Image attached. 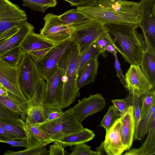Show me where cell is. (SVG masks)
<instances>
[{
	"label": "cell",
	"instance_id": "obj_51",
	"mask_svg": "<svg viewBox=\"0 0 155 155\" xmlns=\"http://www.w3.org/2000/svg\"><path fill=\"white\" fill-rule=\"evenodd\" d=\"M8 91L3 86H0V96H7Z\"/></svg>",
	"mask_w": 155,
	"mask_h": 155
},
{
	"label": "cell",
	"instance_id": "obj_31",
	"mask_svg": "<svg viewBox=\"0 0 155 155\" xmlns=\"http://www.w3.org/2000/svg\"><path fill=\"white\" fill-rule=\"evenodd\" d=\"M141 106L140 108L141 118L145 116L152 107L155 105V90H150L142 95L140 98Z\"/></svg>",
	"mask_w": 155,
	"mask_h": 155
},
{
	"label": "cell",
	"instance_id": "obj_19",
	"mask_svg": "<svg viewBox=\"0 0 155 155\" xmlns=\"http://www.w3.org/2000/svg\"><path fill=\"white\" fill-rule=\"evenodd\" d=\"M54 45L40 34H36L33 31L26 36L20 45L25 52L52 48Z\"/></svg>",
	"mask_w": 155,
	"mask_h": 155
},
{
	"label": "cell",
	"instance_id": "obj_5",
	"mask_svg": "<svg viewBox=\"0 0 155 155\" xmlns=\"http://www.w3.org/2000/svg\"><path fill=\"white\" fill-rule=\"evenodd\" d=\"M36 125L45 132L53 142L84 128L81 122L77 118L71 108L54 120Z\"/></svg>",
	"mask_w": 155,
	"mask_h": 155
},
{
	"label": "cell",
	"instance_id": "obj_22",
	"mask_svg": "<svg viewBox=\"0 0 155 155\" xmlns=\"http://www.w3.org/2000/svg\"><path fill=\"white\" fill-rule=\"evenodd\" d=\"M140 68L153 88L155 86V53L145 48L143 54Z\"/></svg>",
	"mask_w": 155,
	"mask_h": 155
},
{
	"label": "cell",
	"instance_id": "obj_30",
	"mask_svg": "<svg viewBox=\"0 0 155 155\" xmlns=\"http://www.w3.org/2000/svg\"><path fill=\"white\" fill-rule=\"evenodd\" d=\"M96 41L92 43L81 55H79L78 74L88 63L94 58L98 57L100 54L97 48Z\"/></svg>",
	"mask_w": 155,
	"mask_h": 155
},
{
	"label": "cell",
	"instance_id": "obj_41",
	"mask_svg": "<svg viewBox=\"0 0 155 155\" xmlns=\"http://www.w3.org/2000/svg\"><path fill=\"white\" fill-rule=\"evenodd\" d=\"M112 41L110 36L101 38L97 41V50L103 57L105 58L107 56L105 54L106 48L107 45Z\"/></svg>",
	"mask_w": 155,
	"mask_h": 155
},
{
	"label": "cell",
	"instance_id": "obj_27",
	"mask_svg": "<svg viewBox=\"0 0 155 155\" xmlns=\"http://www.w3.org/2000/svg\"><path fill=\"white\" fill-rule=\"evenodd\" d=\"M46 88L45 80L41 78L38 82L31 99L28 102L29 109L43 104Z\"/></svg>",
	"mask_w": 155,
	"mask_h": 155
},
{
	"label": "cell",
	"instance_id": "obj_16",
	"mask_svg": "<svg viewBox=\"0 0 155 155\" xmlns=\"http://www.w3.org/2000/svg\"><path fill=\"white\" fill-rule=\"evenodd\" d=\"M120 120L121 139L124 151L130 149L134 139L135 122L132 105L128 107Z\"/></svg>",
	"mask_w": 155,
	"mask_h": 155
},
{
	"label": "cell",
	"instance_id": "obj_44",
	"mask_svg": "<svg viewBox=\"0 0 155 155\" xmlns=\"http://www.w3.org/2000/svg\"><path fill=\"white\" fill-rule=\"evenodd\" d=\"M117 53H115L114 55L115 57V64L114 66L117 73V76L119 78L120 82L126 88H127V84L125 79V76L122 73L120 64L118 59Z\"/></svg>",
	"mask_w": 155,
	"mask_h": 155
},
{
	"label": "cell",
	"instance_id": "obj_17",
	"mask_svg": "<svg viewBox=\"0 0 155 155\" xmlns=\"http://www.w3.org/2000/svg\"><path fill=\"white\" fill-rule=\"evenodd\" d=\"M34 28V26L27 20L21 25L14 34L0 41V56L7 51L20 45L26 36L33 31Z\"/></svg>",
	"mask_w": 155,
	"mask_h": 155
},
{
	"label": "cell",
	"instance_id": "obj_11",
	"mask_svg": "<svg viewBox=\"0 0 155 155\" xmlns=\"http://www.w3.org/2000/svg\"><path fill=\"white\" fill-rule=\"evenodd\" d=\"M127 88L129 92L135 91L139 98L148 91L154 88L143 74L140 66L131 64L125 74Z\"/></svg>",
	"mask_w": 155,
	"mask_h": 155
},
{
	"label": "cell",
	"instance_id": "obj_3",
	"mask_svg": "<svg viewBox=\"0 0 155 155\" xmlns=\"http://www.w3.org/2000/svg\"><path fill=\"white\" fill-rule=\"evenodd\" d=\"M79 55L75 44L65 51L59 60L57 67L62 74L63 88L59 107L65 108L80 95L77 85Z\"/></svg>",
	"mask_w": 155,
	"mask_h": 155
},
{
	"label": "cell",
	"instance_id": "obj_12",
	"mask_svg": "<svg viewBox=\"0 0 155 155\" xmlns=\"http://www.w3.org/2000/svg\"><path fill=\"white\" fill-rule=\"evenodd\" d=\"M45 80L46 88L43 105L59 106L63 85L60 68L57 67Z\"/></svg>",
	"mask_w": 155,
	"mask_h": 155
},
{
	"label": "cell",
	"instance_id": "obj_1",
	"mask_svg": "<svg viewBox=\"0 0 155 155\" xmlns=\"http://www.w3.org/2000/svg\"><path fill=\"white\" fill-rule=\"evenodd\" d=\"M76 9L89 19L95 20L103 24L138 25L140 21L139 3L132 1L93 0L87 5L77 7Z\"/></svg>",
	"mask_w": 155,
	"mask_h": 155
},
{
	"label": "cell",
	"instance_id": "obj_15",
	"mask_svg": "<svg viewBox=\"0 0 155 155\" xmlns=\"http://www.w3.org/2000/svg\"><path fill=\"white\" fill-rule=\"evenodd\" d=\"M102 143L104 151L107 155H120L124 151L121 139L120 118L106 132Z\"/></svg>",
	"mask_w": 155,
	"mask_h": 155
},
{
	"label": "cell",
	"instance_id": "obj_20",
	"mask_svg": "<svg viewBox=\"0 0 155 155\" xmlns=\"http://www.w3.org/2000/svg\"><path fill=\"white\" fill-rule=\"evenodd\" d=\"M95 134L93 131L87 128L65 137L53 142L58 144L64 148L67 146H72L86 143L92 140Z\"/></svg>",
	"mask_w": 155,
	"mask_h": 155
},
{
	"label": "cell",
	"instance_id": "obj_39",
	"mask_svg": "<svg viewBox=\"0 0 155 155\" xmlns=\"http://www.w3.org/2000/svg\"><path fill=\"white\" fill-rule=\"evenodd\" d=\"M129 92L131 93L132 95V105L134 109L135 122V131L137 129L141 118L140 98L137 94L135 91Z\"/></svg>",
	"mask_w": 155,
	"mask_h": 155
},
{
	"label": "cell",
	"instance_id": "obj_52",
	"mask_svg": "<svg viewBox=\"0 0 155 155\" xmlns=\"http://www.w3.org/2000/svg\"><path fill=\"white\" fill-rule=\"evenodd\" d=\"M105 0V1H125L126 0Z\"/></svg>",
	"mask_w": 155,
	"mask_h": 155
},
{
	"label": "cell",
	"instance_id": "obj_32",
	"mask_svg": "<svg viewBox=\"0 0 155 155\" xmlns=\"http://www.w3.org/2000/svg\"><path fill=\"white\" fill-rule=\"evenodd\" d=\"M120 117L114 105L110 106L102 120L100 126L105 129L107 132Z\"/></svg>",
	"mask_w": 155,
	"mask_h": 155
},
{
	"label": "cell",
	"instance_id": "obj_8",
	"mask_svg": "<svg viewBox=\"0 0 155 155\" xmlns=\"http://www.w3.org/2000/svg\"><path fill=\"white\" fill-rule=\"evenodd\" d=\"M27 17L25 11L9 0H0V35L18 30Z\"/></svg>",
	"mask_w": 155,
	"mask_h": 155
},
{
	"label": "cell",
	"instance_id": "obj_33",
	"mask_svg": "<svg viewBox=\"0 0 155 155\" xmlns=\"http://www.w3.org/2000/svg\"><path fill=\"white\" fill-rule=\"evenodd\" d=\"M45 145H41L27 149L18 151L8 150L4 155H46L48 153V150L45 148Z\"/></svg>",
	"mask_w": 155,
	"mask_h": 155
},
{
	"label": "cell",
	"instance_id": "obj_47",
	"mask_svg": "<svg viewBox=\"0 0 155 155\" xmlns=\"http://www.w3.org/2000/svg\"><path fill=\"white\" fill-rule=\"evenodd\" d=\"M18 139L15 136L0 127V142Z\"/></svg>",
	"mask_w": 155,
	"mask_h": 155
},
{
	"label": "cell",
	"instance_id": "obj_18",
	"mask_svg": "<svg viewBox=\"0 0 155 155\" xmlns=\"http://www.w3.org/2000/svg\"><path fill=\"white\" fill-rule=\"evenodd\" d=\"M148 136L141 146L126 152L127 155H153L155 153V109L152 113Z\"/></svg>",
	"mask_w": 155,
	"mask_h": 155
},
{
	"label": "cell",
	"instance_id": "obj_50",
	"mask_svg": "<svg viewBox=\"0 0 155 155\" xmlns=\"http://www.w3.org/2000/svg\"><path fill=\"white\" fill-rule=\"evenodd\" d=\"M18 30L10 31L1 35H0V41L12 36L16 33Z\"/></svg>",
	"mask_w": 155,
	"mask_h": 155
},
{
	"label": "cell",
	"instance_id": "obj_21",
	"mask_svg": "<svg viewBox=\"0 0 155 155\" xmlns=\"http://www.w3.org/2000/svg\"><path fill=\"white\" fill-rule=\"evenodd\" d=\"M96 57L88 63L78 74L77 85L79 89L95 81L99 62Z\"/></svg>",
	"mask_w": 155,
	"mask_h": 155
},
{
	"label": "cell",
	"instance_id": "obj_26",
	"mask_svg": "<svg viewBox=\"0 0 155 155\" xmlns=\"http://www.w3.org/2000/svg\"><path fill=\"white\" fill-rule=\"evenodd\" d=\"M43 104L30 108L26 119V124H39L46 121Z\"/></svg>",
	"mask_w": 155,
	"mask_h": 155
},
{
	"label": "cell",
	"instance_id": "obj_40",
	"mask_svg": "<svg viewBox=\"0 0 155 155\" xmlns=\"http://www.w3.org/2000/svg\"><path fill=\"white\" fill-rule=\"evenodd\" d=\"M0 103L18 117H22V113L20 109L8 96H0Z\"/></svg>",
	"mask_w": 155,
	"mask_h": 155
},
{
	"label": "cell",
	"instance_id": "obj_48",
	"mask_svg": "<svg viewBox=\"0 0 155 155\" xmlns=\"http://www.w3.org/2000/svg\"><path fill=\"white\" fill-rule=\"evenodd\" d=\"M69 2L71 6H81L87 5L93 0H64Z\"/></svg>",
	"mask_w": 155,
	"mask_h": 155
},
{
	"label": "cell",
	"instance_id": "obj_10",
	"mask_svg": "<svg viewBox=\"0 0 155 155\" xmlns=\"http://www.w3.org/2000/svg\"><path fill=\"white\" fill-rule=\"evenodd\" d=\"M75 44L71 38L55 45L43 59L35 61L41 78L46 80L57 68L59 60L66 50Z\"/></svg>",
	"mask_w": 155,
	"mask_h": 155
},
{
	"label": "cell",
	"instance_id": "obj_23",
	"mask_svg": "<svg viewBox=\"0 0 155 155\" xmlns=\"http://www.w3.org/2000/svg\"><path fill=\"white\" fill-rule=\"evenodd\" d=\"M0 127L15 136L18 139H27L26 123L6 119H0Z\"/></svg>",
	"mask_w": 155,
	"mask_h": 155
},
{
	"label": "cell",
	"instance_id": "obj_28",
	"mask_svg": "<svg viewBox=\"0 0 155 155\" xmlns=\"http://www.w3.org/2000/svg\"><path fill=\"white\" fill-rule=\"evenodd\" d=\"M155 109V105L153 106L149 112L142 117L137 130L135 131L134 138L140 140L148 132L151 124L152 115Z\"/></svg>",
	"mask_w": 155,
	"mask_h": 155
},
{
	"label": "cell",
	"instance_id": "obj_43",
	"mask_svg": "<svg viewBox=\"0 0 155 155\" xmlns=\"http://www.w3.org/2000/svg\"><path fill=\"white\" fill-rule=\"evenodd\" d=\"M51 48H50L31 51L28 53L34 61H41L44 58Z\"/></svg>",
	"mask_w": 155,
	"mask_h": 155
},
{
	"label": "cell",
	"instance_id": "obj_7",
	"mask_svg": "<svg viewBox=\"0 0 155 155\" xmlns=\"http://www.w3.org/2000/svg\"><path fill=\"white\" fill-rule=\"evenodd\" d=\"M140 21L145 48L155 53V0H141Z\"/></svg>",
	"mask_w": 155,
	"mask_h": 155
},
{
	"label": "cell",
	"instance_id": "obj_34",
	"mask_svg": "<svg viewBox=\"0 0 155 155\" xmlns=\"http://www.w3.org/2000/svg\"><path fill=\"white\" fill-rule=\"evenodd\" d=\"M116 110L121 117L127 110L128 107L132 105V95L129 92L128 96L121 99H114L111 100Z\"/></svg>",
	"mask_w": 155,
	"mask_h": 155
},
{
	"label": "cell",
	"instance_id": "obj_4",
	"mask_svg": "<svg viewBox=\"0 0 155 155\" xmlns=\"http://www.w3.org/2000/svg\"><path fill=\"white\" fill-rule=\"evenodd\" d=\"M71 38L76 45L81 55L94 42L110 36L103 23L91 19L80 25L71 27Z\"/></svg>",
	"mask_w": 155,
	"mask_h": 155
},
{
	"label": "cell",
	"instance_id": "obj_37",
	"mask_svg": "<svg viewBox=\"0 0 155 155\" xmlns=\"http://www.w3.org/2000/svg\"><path fill=\"white\" fill-rule=\"evenodd\" d=\"M43 105L46 121L54 120L60 117L63 112L59 106H48Z\"/></svg>",
	"mask_w": 155,
	"mask_h": 155
},
{
	"label": "cell",
	"instance_id": "obj_46",
	"mask_svg": "<svg viewBox=\"0 0 155 155\" xmlns=\"http://www.w3.org/2000/svg\"><path fill=\"white\" fill-rule=\"evenodd\" d=\"M20 140H9L6 141H1L0 142L6 143L10 145L12 147H27V141L26 139H21Z\"/></svg>",
	"mask_w": 155,
	"mask_h": 155
},
{
	"label": "cell",
	"instance_id": "obj_14",
	"mask_svg": "<svg viewBox=\"0 0 155 155\" xmlns=\"http://www.w3.org/2000/svg\"><path fill=\"white\" fill-rule=\"evenodd\" d=\"M0 83L8 91L23 101L28 102L20 89L17 68L8 64L0 59Z\"/></svg>",
	"mask_w": 155,
	"mask_h": 155
},
{
	"label": "cell",
	"instance_id": "obj_9",
	"mask_svg": "<svg viewBox=\"0 0 155 155\" xmlns=\"http://www.w3.org/2000/svg\"><path fill=\"white\" fill-rule=\"evenodd\" d=\"M43 19L45 24L40 34L46 39L56 45L71 39V27L64 24L59 15L49 13Z\"/></svg>",
	"mask_w": 155,
	"mask_h": 155
},
{
	"label": "cell",
	"instance_id": "obj_49",
	"mask_svg": "<svg viewBox=\"0 0 155 155\" xmlns=\"http://www.w3.org/2000/svg\"><path fill=\"white\" fill-rule=\"evenodd\" d=\"M105 50L107 52L112 54L114 56L115 53L118 52L117 49L114 45V43L113 41L107 45Z\"/></svg>",
	"mask_w": 155,
	"mask_h": 155
},
{
	"label": "cell",
	"instance_id": "obj_42",
	"mask_svg": "<svg viewBox=\"0 0 155 155\" xmlns=\"http://www.w3.org/2000/svg\"><path fill=\"white\" fill-rule=\"evenodd\" d=\"M0 119L22 121L19 117L9 110L0 103Z\"/></svg>",
	"mask_w": 155,
	"mask_h": 155
},
{
	"label": "cell",
	"instance_id": "obj_13",
	"mask_svg": "<svg viewBox=\"0 0 155 155\" xmlns=\"http://www.w3.org/2000/svg\"><path fill=\"white\" fill-rule=\"evenodd\" d=\"M78 101V103L71 109L77 118L81 122L88 116L101 111L106 105L104 99L98 94Z\"/></svg>",
	"mask_w": 155,
	"mask_h": 155
},
{
	"label": "cell",
	"instance_id": "obj_2",
	"mask_svg": "<svg viewBox=\"0 0 155 155\" xmlns=\"http://www.w3.org/2000/svg\"><path fill=\"white\" fill-rule=\"evenodd\" d=\"M118 52L131 64L140 66L145 50L142 35L137 31V24L118 23L103 24Z\"/></svg>",
	"mask_w": 155,
	"mask_h": 155
},
{
	"label": "cell",
	"instance_id": "obj_25",
	"mask_svg": "<svg viewBox=\"0 0 155 155\" xmlns=\"http://www.w3.org/2000/svg\"><path fill=\"white\" fill-rule=\"evenodd\" d=\"M25 53L20 45L4 53L0 56V59L8 64L17 68Z\"/></svg>",
	"mask_w": 155,
	"mask_h": 155
},
{
	"label": "cell",
	"instance_id": "obj_29",
	"mask_svg": "<svg viewBox=\"0 0 155 155\" xmlns=\"http://www.w3.org/2000/svg\"><path fill=\"white\" fill-rule=\"evenodd\" d=\"M22 5L27 7L32 10L44 12L48 8L55 7L56 0H22Z\"/></svg>",
	"mask_w": 155,
	"mask_h": 155
},
{
	"label": "cell",
	"instance_id": "obj_38",
	"mask_svg": "<svg viewBox=\"0 0 155 155\" xmlns=\"http://www.w3.org/2000/svg\"><path fill=\"white\" fill-rule=\"evenodd\" d=\"M8 92V96L20 109L22 113L21 118L25 121L29 110L28 102L23 101L9 91Z\"/></svg>",
	"mask_w": 155,
	"mask_h": 155
},
{
	"label": "cell",
	"instance_id": "obj_6",
	"mask_svg": "<svg viewBox=\"0 0 155 155\" xmlns=\"http://www.w3.org/2000/svg\"><path fill=\"white\" fill-rule=\"evenodd\" d=\"M17 69L20 89L28 102L41 77L36 64L28 52L24 54Z\"/></svg>",
	"mask_w": 155,
	"mask_h": 155
},
{
	"label": "cell",
	"instance_id": "obj_35",
	"mask_svg": "<svg viewBox=\"0 0 155 155\" xmlns=\"http://www.w3.org/2000/svg\"><path fill=\"white\" fill-rule=\"evenodd\" d=\"M28 129L38 140L46 146L53 142L45 132L36 124H26Z\"/></svg>",
	"mask_w": 155,
	"mask_h": 155
},
{
	"label": "cell",
	"instance_id": "obj_45",
	"mask_svg": "<svg viewBox=\"0 0 155 155\" xmlns=\"http://www.w3.org/2000/svg\"><path fill=\"white\" fill-rule=\"evenodd\" d=\"M66 153L64 148L54 142L53 144L49 147L48 154L49 155H64Z\"/></svg>",
	"mask_w": 155,
	"mask_h": 155
},
{
	"label": "cell",
	"instance_id": "obj_24",
	"mask_svg": "<svg viewBox=\"0 0 155 155\" xmlns=\"http://www.w3.org/2000/svg\"><path fill=\"white\" fill-rule=\"evenodd\" d=\"M59 17L64 24L70 27L80 25L91 20L77 9L67 10Z\"/></svg>",
	"mask_w": 155,
	"mask_h": 155
},
{
	"label": "cell",
	"instance_id": "obj_53",
	"mask_svg": "<svg viewBox=\"0 0 155 155\" xmlns=\"http://www.w3.org/2000/svg\"><path fill=\"white\" fill-rule=\"evenodd\" d=\"M0 86H2V85H1V84H0Z\"/></svg>",
	"mask_w": 155,
	"mask_h": 155
},
{
	"label": "cell",
	"instance_id": "obj_36",
	"mask_svg": "<svg viewBox=\"0 0 155 155\" xmlns=\"http://www.w3.org/2000/svg\"><path fill=\"white\" fill-rule=\"evenodd\" d=\"M72 151L69 154L70 155H100L101 153L98 151H94L91 150L90 146L85 143L76 145L72 149Z\"/></svg>",
	"mask_w": 155,
	"mask_h": 155
}]
</instances>
